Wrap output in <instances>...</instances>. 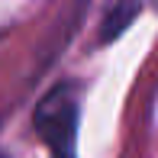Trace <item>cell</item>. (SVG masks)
<instances>
[{
    "mask_svg": "<svg viewBox=\"0 0 158 158\" xmlns=\"http://www.w3.org/2000/svg\"><path fill=\"white\" fill-rule=\"evenodd\" d=\"M142 0H110L103 10V23H100V42H113L126 32V26H132V19L139 16Z\"/></svg>",
    "mask_w": 158,
    "mask_h": 158,
    "instance_id": "cell-2",
    "label": "cell"
},
{
    "mask_svg": "<svg viewBox=\"0 0 158 158\" xmlns=\"http://www.w3.org/2000/svg\"><path fill=\"white\" fill-rule=\"evenodd\" d=\"M35 129H39V139L48 145L52 158H74V139H77L74 87L58 84L42 97V103L35 106Z\"/></svg>",
    "mask_w": 158,
    "mask_h": 158,
    "instance_id": "cell-1",
    "label": "cell"
}]
</instances>
